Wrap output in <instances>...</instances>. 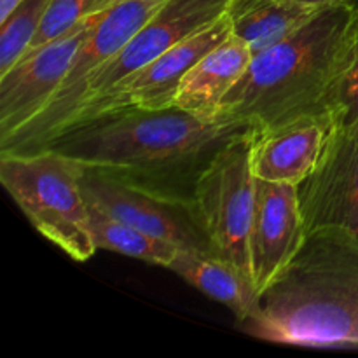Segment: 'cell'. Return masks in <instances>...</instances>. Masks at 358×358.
<instances>
[{"label":"cell","mask_w":358,"mask_h":358,"mask_svg":"<svg viewBox=\"0 0 358 358\" xmlns=\"http://www.w3.org/2000/svg\"><path fill=\"white\" fill-rule=\"evenodd\" d=\"M299 187L257 178L248 252L252 280L264 292L299 254L306 241Z\"/></svg>","instance_id":"obj_12"},{"label":"cell","mask_w":358,"mask_h":358,"mask_svg":"<svg viewBox=\"0 0 358 358\" xmlns=\"http://www.w3.org/2000/svg\"><path fill=\"white\" fill-rule=\"evenodd\" d=\"M353 6H355V9L358 10V0H353Z\"/></svg>","instance_id":"obj_23"},{"label":"cell","mask_w":358,"mask_h":358,"mask_svg":"<svg viewBox=\"0 0 358 358\" xmlns=\"http://www.w3.org/2000/svg\"><path fill=\"white\" fill-rule=\"evenodd\" d=\"M259 131L250 126L224 142L192 189V206L210 248L250 276L248 238L255 208L254 147Z\"/></svg>","instance_id":"obj_5"},{"label":"cell","mask_w":358,"mask_h":358,"mask_svg":"<svg viewBox=\"0 0 358 358\" xmlns=\"http://www.w3.org/2000/svg\"><path fill=\"white\" fill-rule=\"evenodd\" d=\"M357 37L353 2L324 7L299 30L254 56L224 98L219 117L264 131L306 115H332V91Z\"/></svg>","instance_id":"obj_2"},{"label":"cell","mask_w":358,"mask_h":358,"mask_svg":"<svg viewBox=\"0 0 358 358\" xmlns=\"http://www.w3.org/2000/svg\"><path fill=\"white\" fill-rule=\"evenodd\" d=\"M23 0H0V23L6 21L10 16L14 9H16Z\"/></svg>","instance_id":"obj_22"},{"label":"cell","mask_w":358,"mask_h":358,"mask_svg":"<svg viewBox=\"0 0 358 358\" xmlns=\"http://www.w3.org/2000/svg\"><path fill=\"white\" fill-rule=\"evenodd\" d=\"M164 2L166 0H115L105 9L77 49L66 77L51 100L24 128L0 143V154H30L44 149L77 110L83 87L91 73L110 62Z\"/></svg>","instance_id":"obj_6"},{"label":"cell","mask_w":358,"mask_h":358,"mask_svg":"<svg viewBox=\"0 0 358 358\" xmlns=\"http://www.w3.org/2000/svg\"><path fill=\"white\" fill-rule=\"evenodd\" d=\"M231 34H233L231 21L224 14L212 24L189 35L187 38L163 52L152 63H149L142 70L133 73L131 77L119 83L100 100L80 108L62 131H65L70 126L80 124V122L101 117V115L117 114V112L129 110V108L159 110V108L173 107L178 84L182 83L185 73L206 52L217 48L222 41H226Z\"/></svg>","instance_id":"obj_8"},{"label":"cell","mask_w":358,"mask_h":358,"mask_svg":"<svg viewBox=\"0 0 358 358\" xmlns=\"http://www.w3.org/2000/svg\"><path fill=\"white\" fill-rule=\"evenodd\" d=\"M301 3H306V6L317 7V9H324V7L331 6H339V3H352L353 0H297Z\"/></svg>","instance_id":"obj_21"},{"label":"cell","mask_w":358,"mask_h":358,"mask_svg":"<svg viewBox=\"0 0 358 358\" xmlns=\"http://www.w3.org/2000/svg\"><path fill=\"white\" fill-rule=\"evenodd\" d=\"M318 10L297 0H229L226 16L233 34L243 38L255 56L299 30Z\"/></svg>","instance_id":"obj_16"},{"label":"cell","mask_w":358,"mask_h":358,"mask_svg":"<svg viewBox=\"0 0 358 358\" xmlns=\"http://www.w3.org/2000/svg\"><path fill=\"white\" fill-rule=\"evenodd\" d=\"M332 124V115H306L259 131L254 147L255 177L280 184H303L320 161Z\"/></svg>","instance_id":"obj_13"},{"label":"cell","mask_w":358,"mask_h":358,"mask_svg":"<svg viewBox=\"0 0 358 358\" xmlns=\"http://www.w3.org/2000/svg\"><path fill=\"white\" fill-rule=\"evenodd\" d=\"M90 208V233L96 250H108L136 261L168 268L180 248L161 238L150 236L135 229L101 210L87 205Z\"/></svg>","instance_id":"obj_17"},{"label":"cell","mask_w":358,"mask_h":358,"mask_svg":"<svg viewBox=\"0 0 358 358\" xmlns=\"http://www.w3.org/2000/svg\"><path fill=\"white\" fill-rule=\"evenodd\" d=\"M100 14L80 21L55 41L27 52L13 69L0 76V143L24 128L51 100Z\"/></svg>","instance_id":"obj_11"},{"label":"cell","mask_w":358,"mask_h":358,"mask_svg":"<svg viewBox=\"0 0 358 358\" xmlns=\"http://www.w3.org/2000/svg\"><path fill=\"white\" fill-rule=\"evenodd\" d=\"M51 0H23L0 23V76L13 69L30 48Z\"/></svg>","instance_id":"obj_18"},{"label":"cell","mask_w":358,"mask_h":358,"mask_svg":"<svg viewBox=\"0 0 358 358\" xmlns=\"http://www.w3.org/2000/svg\"><path fill=\"white\" fill-rule=\"evenodd\" d=\"M83 192L87 205L150 236L187 250H212L192 201L152 192L91 170L83 175Z\"/></svg>","instance_id":"obj_9"},{"label":"cell","mask_w":358,"mask_h":358,"mask_svg":"<svg viewBox=\"0 0 358 358\" xmlns=\"http://www.w3.org/2000/svg\"><path fill=\"white\" fill-rule=\"evenodd\" d=\"M297 187L308 234H339L358 243V122L334 121L317 168Z\"/></svg>","instance_id":"obj_7"},{"label":"cell","mask_w":358,"mask_h":358,"mask_svg":"<svg viewBox=\"0 0 358 358\" xmlns=\"http://www.w3.org/2000/svg\"><path fill=\"white\" fill-rule=\"evenodd\" d=\"M115 0H51L27 52L42 48L87 17L108 9Z\"/></svg>","instance_id":"obj_19"},{"label":"cell","mask_w":358,"mask_h":358,"mask_svg":"<svg viewBox=\"0 0 358 358\" xmlns=\"http://www.w3.org/2000/svg\"><path fill=\"white\" fill-rule=\"evenodd\" d=\"M247 128L178 107L129 108L70 126L44 149L58 150L86 170L192 201L199 171L224 142Z\"/></svg>","instance_id":"obj_1"},{"label":"cell","mask_w":358,"mask_h":358,"mask_svg":"<svg viewBox=\"0 0 358 358\" xmlns=\"http://www.w3.org/2000/svg\"><path fill=\"white\" fill-rule=\"evenodd\" d=\"M227 3L229 0H166L110 62L91 73L73 115L100 100L112 87L152 63L175 44L224 16Z\"/></svg>","instance_id":"obj_10"},{"label":"cell","mask_w":358,"mask_h":358,"mask_svg":"<svg viewBox=\"0 0 358 358\" xmlns=\"http://www.w3.org/2000/svg\"><path fill=\"white\" fill-rule=\"evenodd\" d=\"M331 114L336 122H358V37L348 65L345 66L332 91Z\"/></svg>","instance_id":"obj_20"},{"label":"cell","mask_w":358,"mask_h":358,"mask_svg":"<svg viewBox=\"0 0 358 358\" xmlns=\"http://www.w3.org/2000/svg\"><path fill=\"white\" fill-rule=\"evenodd\" d=\"M278 345L358 350V243L339 234H308L299 254L261 294L241 324Z\"/></svg>","instance_id":"obj_3"},{"label":"cell","mask_w":358,"mask_h":358,"mask_svg":"<svg viewBox=\"0 0 358 358\" xmlns=\"http://www.w3.org/2000/svg\"><path fill=\"white\" fill-rule=\"evenodd\" d=\"M168 269L210 299L224 304L240 324L257 313L261 292L252 276L213 250L180 248Z\"/></svg>","instance_id":"obj_15"},{"label":"cell","mask_w":358,"mask_h":358,"mask_svg":"<svg viewBox=\"0 0 358 358\" xmlns=\"http://www.w3.org/2000/svg\"><path fill=\"white\" fill-rule=\"evenodd\" d=\"M86 168L55 149L0 154V184L31 226L70 259L84 262L96 247L83 192Z\"/></svg>","instance_id":"obj_4"},{"label":"cell","mask_w":358,"mask_h":358,"mask_svg":"<svg viewBox=\"0 0 358 358\" xmlns=\"http://www.w3.org/2000/svg\"><path fill=\"white\" fill-rule=\"evenodd\" d=\"M252 59L250 45L231 34L185 73L178 84L173 107L210 121L219 119L224 98L243 77Z\"/></svg>","instance_id":"obj_14"}]
</instances>
